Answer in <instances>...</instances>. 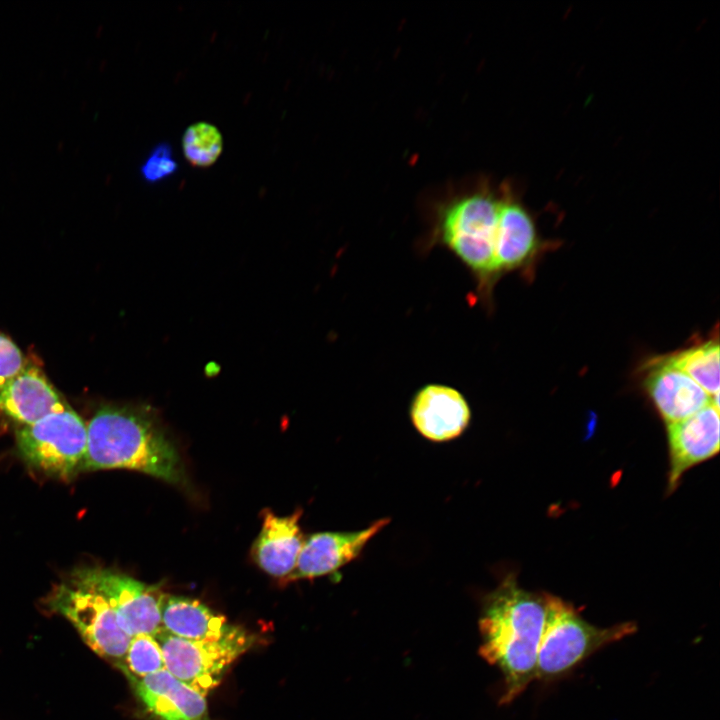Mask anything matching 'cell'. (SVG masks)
Here are the masks:
<instances>
[{
	"label": "cell",
	"instance_id": "obj_16",
	"mask_svg": "<svg viewBox=\"0 0 720 720\" xmlns=\"http://www.w3.org/2000/svg\"><path fill=\"white\" fill-rule=\"evenodd\" d=\"M301 512L278 517L265 514L261 532L253 547V556L259 567L275 577H289L293 572L303 545L298 525Z\"/></svg>",
	"mask_w": 720,
	"mask_h": 720
},
{
	"label": "cell",
	"instance_id": "obj_22",
	"mask_svg": "<svg viewBox=\"0 0 720 720\" xmlns=\"http://www.w3.org/2000/svg\"><path fill=\"white\" fill-rule=\"evenodd\" d=\"M26 360L18 346L0 332V386L18 374Z\"/></svg>",
	"mask_w": 720,
	"mask_h": 720
},
{
	"label": "cell",
	"instance_id": "obj_17",
	"mask_svg": "<svg viewBox=\"0 0 720 720\" xmlns=\"http://www.w3.org/2000/svg\"><path fill=\"white\" fill-rule=\"evenodd\" d=\"M161 624L166 632L192 641L218 640L236 627L196 599L166 594L161 602Z\"/></svg>",
	"mask_w": 720,
	"mask_h": 720
},
{
	"label": "cell",
	"instance_id": "obj_11",
	"mask_svg": "<svg viewBox=\"0 0 720 720\" xmlns=\"http://www.w3.org/2000/svg\"><path fill=\"white\" fill-rule=\"evenodd\" d=\"M540 245L533 217L518 199L510 184L504 183L495 249V262L500 277L514 271L527 273Z\"/></svg>",
	"mask_w": 720,
	"mask_h": 720
},
{
	"label": "cell",
	"instance_id": "obj_14",
	"mask_svg": "<svg viewBox=\"0 0 720 720\" xmlns=\"http://www.w3.org/2000/svg\"><path fill=\"white\" fill-rule=\"evenodd\" d=\"M67 406L43 370L30 362L0 386V411L21 425L33 424Z\"/></svg>",
	"mask_w": 720,
	"mask_h": 720
},
{
	"label": "cell",
	"instance_id": "obj_5",
	"mask_svg": "<svg viewBox=\"0 0 720 720\" xmlns=\"http://www.w3.org/2000/svg\"><path fill=\"white\" fill-rule=\"evenodd\" d=\"M47 603L74 625L99 656L117 661L124 658L132 637L121 628L114 610L83 569L55 586Z\"/></svg>",
	"mask_w": 720,
	"mask_h": 720
},
{
	"label": "cell",
	"instance_id": "obj_15",
	"mask_svg": "<svg viewBox=\"0 0 720 720\" xmlns=\"http://www.w3.org/2000/svg\"><path fill=\"white\" fill-rule=\"evenodd\" d=\"M145 708L159 720H209L204 696L162 669L134 679Z\"/></svg>",
	"mask_w": 720,
	"mask_h": 720
},
{
	"label": "cell",
	"instance_id": "obj_6",
	"mask_svg": "<svg viewBox=\"0 0 720 720\" xmlns=\"http://www.w3.org/2000/svg\"><path fill=\"white\" fill-rule=\"evenodd\" d=\"M18 452L32 468L58 478L80 472L86 455L87 425L69 406L16 431Z\"/></svg>",
	"mask_w": 720,
	"mask_h": 720
},
{
	"label": "cell",
	"instance_id": "obj_2",
	"mask_svg": "<svg viewBox=\"0 0 720 720\" xmlns=\"http://www.w3.org/2000/svg\"><path fill=\"white\" fill-rule=\"evenodd\" d=\"M545 615V597L521 588L513 575L483 599L479 653L503 676L501 704L513 701L536 679Z\"/></svg>",
	"mask_w": 720,
	"mask_h": 720
},
{
	"label": "cell",
	"instance_id": "obj_19",
	"mask_svg": "<svg viewBox=\"0 0 720 720\" xmlns=\"http://www.w3.org/2000/svg\"><path fill=\"white\" fill-rule=\"evenodd\" d=\"M185 159L197 168L213 165L223 150V137L213 124L200 121L188 126L182 136Z\"/></svg>",
	"mask_w": 720,
	"mask_h": 720
},
{
	"label": "cell",
	"instance_id": "obj_21",
	"mask_svg": "<svg viewBox=\"0 0 720 720\" xmlns=\"http://www.w3.org/2000/svg\"><path fill=\"white\" fill-rule=\"evenodd\" d=\"M177 170L178 163L169 143H159L154 146L140 167L144 180L152 184L167 179Z\"/></svg>",
	"mask_w": 720,
	"mask_h": 720
},
{
	"label": "cell",
	"instance_id": "obj_1",
	"mask_svg": "<svg viewBox=\"0 0 720 720\" xmlns=\"http://www.w3.org/2000/svg\"><path fill=\"white\" fill-rule=\"evenodd\" d=\"M503 194L504 183L494 187L489 182L450 191L431 205L428 230L420 240L423 252L449 250L471 274L476 298L488 308L500 279L495 249Z\"/></svg>",
	"mask_w": 720,
	"mask_h": 720
},
{
	"label": "cell",
	"instance_id": "obj_9",
	"mask_svg": "<svg viewBox=\"0 0 720 720\" xmlns=\"http://www.w3.org/2000/svg\"><path fill=\"white\" fill-rule=\"evenodd\" d=\"M388 523L389 519L383 518L363 530L311 535L303 541L296 566L287 579H312L335 573L357 558Z\"/></svg>",
	"mask_w": 720,
	"mask_h": 720
},
{
	"label": "cell",
	"instance_id": "obj_8",
	"mask_svg": "<svg viewBox=\"0 0 720 720\" xmlns=\"http://www.w3.org/2000/svg\"><path fill=\"white\" fill-rule=\"evenodd\" d=\"M83 570L114 610L121 628L131 637L139 634L154 636L162 629L164 594L156 586L107 569Z\"/></svg>",
	"mask_w": 720,
	"mask_h": 720
},
{
	"label": "cell",
	"instance_id": "obj_7",
	"mask_svg": "<svg viewBox=\"0 0 720 720\" xmlns=\"http://www.w3.org/2000/svg\"><path fill=\"white\" fill-rule=\"evenodd\" d=\"M153 637L161 648L165 669L204 697L221 683L227 669L254 640L238 626L213 641L187 640L163 629Z\"/></svg>",
	"mask_w": 720,
	"mask_h": 720
},
{
	"label": "cell",
	"instance_id": "obj_18",
	"mask_svg": "<svg viewBox=\"0 0 720 720\" xmlns=\"http://www.w3.org/2000/svg\"><path fill=\"white\" fill-rule=\"evenodd\" d=\"M667 361L692 378L719 408V343L709 339L665 356Z\"/></svg>",
	"mask_w": 720,
	"mask_h": 720
},
{
	"label": "cell",
	"instance_id": "obj_10",
	"mask_svg": "<svg viewBox=\"0 0 720 720\" xmlns=\"http://www.w3.org/2000/svg\"><path fill=\"white\" fill-rule=\"evenodd\" d=\"M410 417L425 438L447 441L458 437L467 428L471 411L457 389L444 384H427L415 393Z\"/></svg>",
	"mask_w": 720,
	"mask_h": 720
},
{
	"label": "cell",
	"instance_id": "obj_3",
	"mask_svg": "<svg viewBox=\"0 0 720 720\" xmlns=\"http://www.w3.org/2000/svg\"><path fill=\"white\" fill-rule=\"evenodd\" d=\"M131 469L171 483L183 479L179 455L145 408L104 406L87 424L81 471Z\"/></svg>",
	"mask_w": 720,
	"mask_h": 720
},
{
	"label": "cell",
	"instance_id": "obj_12",
	"mask_svg": "<svg viewBox=\"0 0 720 720\" xmlns=\"http://www.w3.org/2000/svg\"><path fill=\"white\" fill-rule=\"evenodd\" d=\"M645 371L646 391L667 424L684 420L712 404L711 397L665 356L648 361Z\"/></svg>",
	"mask_w": 720,
	"mask_h": 720
},
{
	"label": "cell",
	"instance_id": "obj_13",
	"mask_svg": "<svg viewBox=\"0 0 720 720\" xmlns=\"http://www.w3.org/2000/svg\"><path fill=\"white\" fill-rule=\"evenodd\" d=\"M719 408L709 404L690 417L667 424L671 453L669 488L682 474L719 451Z\"/></svg>",
	"mask_w": 720,
	"mask_h": 720
},
{
	"label": "cell",
	"instance_id": "obj_4",
	"mask_svg": "<svg viewBox=\"0 0 720 720\" xmlns=\"http://www.w3.org/2000/svg\"><path fill=\"white\" fill-rule=\"evenodd\" d=\"M546 615L541 635L536 679L559 677L600 648L636 632L632 622L597 627L585 621L568 602L544 595Z\"/></svg>",
	"mask_w": 720,
	"mask_h": 720
},
{
	"label": "cell",
	"instance_id": "obj_20",
	"mask_svg": "<svg viewBox=\"0 0 720 720\" xmlns=\"http://www.w3.org/2000/svg\"><path fill=\"white\" fill-rule=\"evenodd\" d=\"M132 679L143 678L165 669L161 648L148 634L133 636L119 666Z\"/></svg>",
	"mask_w": 720,
	"mask_h": 720
}]
</instances>
